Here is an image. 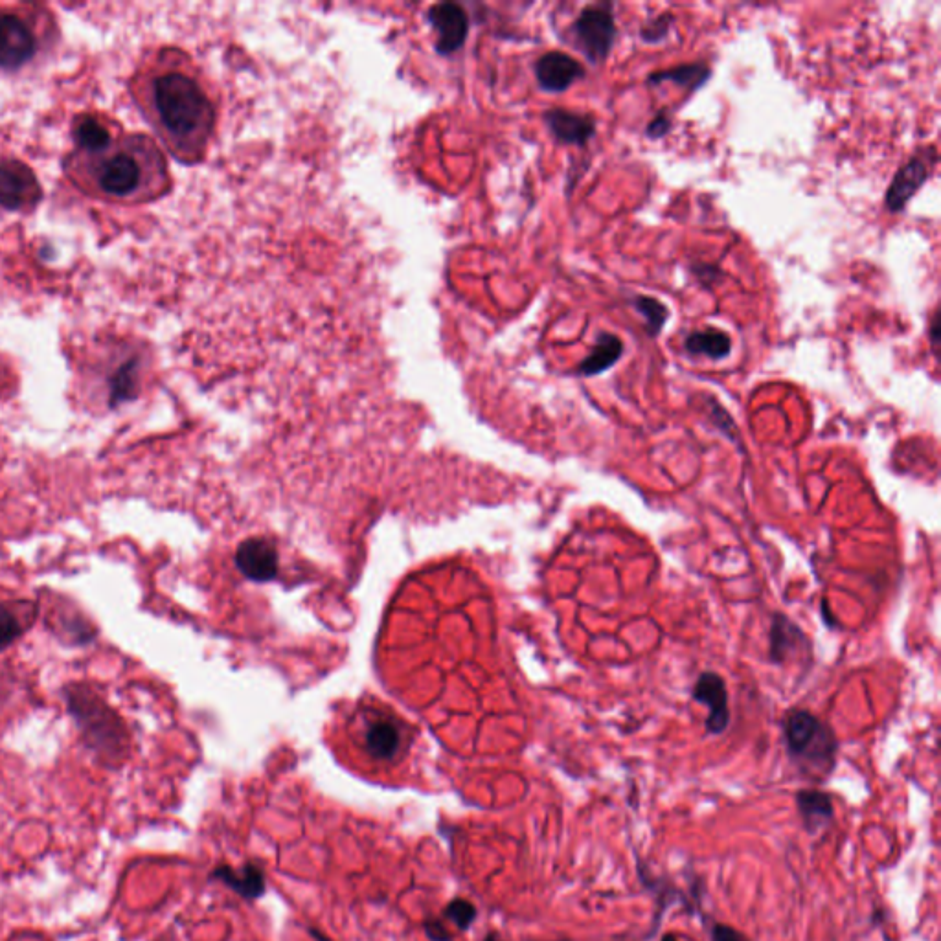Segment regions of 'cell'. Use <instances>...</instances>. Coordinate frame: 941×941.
<instances>
[{
  "mask_svg": "<svg viewBox=\"0 0 941 941\" xmlns=\"http://www.w3.org/2000/svg\"><path fill=\"white\" fill-rule=\"evenodd\" d=\"M712 78V69L704 61L697 63H684L671 69L657 70L649 74L646 83L649 87L662 85V83H675L677 87H684L686 91L697 92Z\"/></svg>",
  "mask_w": 941,
  "mask_h": 941,
  "instance_id": "cell-18",
  "label": "cell"
},
{
  "mask_svg": "<svg viewBox=\"0 0 941 941\" xmlns=\"http://www.w3.org/2000/svg\"><path fill=\"white\" fill-rule=\"evenodd\" d=\"M67 701L89 747L105 758H120L125 752V730L120 717L81 686L70 690Z\"/></svg>",
  "mask_w": 941,
  "mask_h": 941,
  "instance_id": "cell-5",
  "label": "cell"
},
{
  "mask_svg": "<svg viewBox=\"0 0 941 941\" xmlns=\"http://www.w3.org/2000/svg\"><path fill=\"white\" fill-rule=\"evenodd\" d=\"M545 122L552 137L563 146H585L596 135V120L589 114L550 109L545 113Z\"/></svg>",
  "mask_w": 941,
  "mask_h": 941,
  "instance_id": "cell-14",
  "label": "cell"
},
{
  "mask_svg": "<svg viewBox=\"0 0 941 941\" xmlns=\"http://www.w3.org/2000/svg\"><path fill=\"white\" fill-rule=\"evenodd\" d=\"M429 21L438 32L436 46L442 54L456 52L460 46L464 45L469 23H467V15L458 4L445 2V4L432 6Z\"/></svg>",
  "mask_w": 941,
  "mask_h": 941,
  "instance_id": "cell-13",
  "label": "cell"
},
{
  "mask_svg": "<svg viewBox=\"0 0 941 941\" xmlns=\"http://www.w3.org/2000/svg\"><path fill=\"white\" fill-rule=\"evenodd\" d=\"M43 199L34 170L17 159L0 160V206L12 212H30Z\"/></svg>",
  "mask_w": 941,
  "mask_h": 941,
  "instance_id": "cell-7",
  "label": "cell"
},
{
  "mask_svg": "<svg viewBox=\"0 0 941 941\" xmlns=\"http://www.w3.org/2000/svg\"><path fill=\"white\" fill-rule=\"evenodd\" d=\"M712 405H714L715 410L714 418H717V420H714L715 423H717V427H719L721 431L734 432V421L726 414V410L723 409L719 403H715L714 399H712Z\"/></svg>",
  "mask_w": 941,
  "mask_h": 941,
  "instance_id": "cell-30",
  "label": "cell"
},
{
  "mask_svg": "<svg viewBox=\"0 0 941 941\" xmlns=\"http://www.w3.org/2000/svg\"><path fill=\"white\" fill-rule=\"evenodd\" d=\"M484 941H502V940H500L499 934H495V932H491V934H488V936L484 938Z\"/></svg>",
  "mask_w": 941,
  "mask_h": 941,
  "instance_id": "cell-33",
  "label": "cell"
},
{
  "mask_svg": "<svg viewBox=\"0 0 941 941\" xmlns=\"http://www.w3.org/2000/svg\"><path fill=\"white\" fill-rule=\"evenodd\" d=\"M938 162V153L934 146L921 148L897 170L888 186L885 205L888 212L899 214L905 210L908 201L918 193L919 188L929 181L930 171Z\"/></svg>",
  "mask_w": 941,
  "mask_h": 941,
  "instance_id": "cell-8",
  "label": "cell"
},
{
  "mask_svg": "<svg viewBox=\"0 0 941 941\" xmlns=\"http://www.w3.org/2000/svg\"><path fill=\"white\" fill-rule=\"evenodd\" d=\"M423 929L431 941H453V934L445 929L438 919H425Z\"/></svg>",
  "mask_w": 941,
  "mask_h": 941,
  "instance_id": "cell-28",
  "label": "cell"
},
{
  "mask_svg": "<svg viewBox=\"0 0 941 941\" xmlns=\"http://www.w3.org/2000/svg\"><path fill=\"white\" fill-rule=\"evenodd\" d=\"M124 133V127L114 120L113 116L105 113H80L74 116L70 125V137L74 142L76 151H94L105 148L114 138Z\"/></svg>",
  "mask_w": 941,
  "mask_h": 941,
  "instance_id": "cell-11",
  "label": "cell"
},
{
  "mask_svg": "<svg viewBox=\"0 0 941 941\" xmlns=\"http://www.w3.org/2000/svg\"><path fill=\"white\" fill-rule=\"evenodd\" d=\"M673 23H675V17L671 13H662L642 26L640 37L647 45H658L668 37Z\"/></svg>",
  "mask_w": 941,
  "mask_h": 941,
  "instance_id": "cell-25",
  "label": "cell"
},
{
  "mask_svg": "<svg viewBox=\"0 0 941 941\" xmlns=\"http://www.w3.org/2000/svg\"><path fill=\"white\" fill-rule=\"evenodd\" d=\"M54 13L41 4H0V72L15 74L56 46Z\"/></svg>",
  "mask_w": 941,
  "mask_h": 941,
  "instance_id": "cell-3",
  "label": "cell"
},
{
  "mask_svg": "<svg viewBox=\"0 0 941 941\" xmlns=\"http://www.w3.org/2000/svg\"><path fill=\"white\" fill-rule=\"evenodd\" d=\"M938 342H940V313L936 311L934 317H932V322H930V344H932L934 352L938 350Z\"/></svg>",
  "mask_w": 941,
  "mask_h": 941,
  "instance_id": "cell-31",
  "label": "cell"
},
{
  "mask_svg": "<svg viewBox=\"0 0 941 941\" xmlns=\"http://www.w3.org/2000/svg\"><path fill=\"white\" fill-rule=\"evenodd\" d=\"M585 76V67L578 59L559 50L548 52L535 63V78L539 87L546 92H565Z\"/></svg>",
  "mask_w": 941,
  "mask_h": 941,
  "instance_id": "cell-12",
  "label": "cell"
},
{
  "mask_svg": "<svg viewBox=\"0 0 941 941\" xmlns=\"http://www.w3.org/2000/svg\"><path fill=\"white\" fill-rule=\"evenodd\" d=\"M693 701L708 706L706 717V732L712 736L723 734L730 725V708H728V692H726L725 679L714 671H704L693 686Z\"/></svg>",
  "mask_w": 941,
  "mask_h": 941,
  "instance_id": "cell-10",
  "label": "cell"
},
{
  "mask_svg": "<svg viewBox=\"0 0 941 941\" xmlns=\"http://www.w3.org/2000/svg\"><path fill=\"white\" fill-rule=\"evenodd\" d=\"M684 350L695 357L703 355L712 361H721L732 352V341L721 329H699L686 337Z\"/></svg>",
  "mask_w": 941,
  "mask_h": 941,
  "instance_id": "cell-20",
  "label": "cell"
},
{
  "mask_svg": "<svg viewBox=\"0 0 941 941\" xmlns=\"http://www.w3.org/2000/svg\"><path fill=\"white\" fill-rule=\"evenodd\" d=\"M660 941H679V940H677V936H675V934H671V932H668V934H664V936L660 938Z\"/></svg>",
  "mask_w": 941,
  "mask_h": 941,
  "instance_id": "cell-32",
  "label": "cell"
},
{
  "mask_svg": "<svg viewBox=\"0 0 941 941\" xmlns=\"http://www.w3.org/2000/svg\"><path fill=\"white\" fill-rule=\"evenodd\" d=\"M241 567L252 578H271L276 567L273 548L265 543H249L243 548Z\"/></svg>",
  "mask_w": 941,
  "mask_h": 941,
  "instance_id": "cell-21",
  "label": "cell"
},
{
  "mask_svg": "<svg viewBox=\"0 0 941 941\" xmlns=\"http://www.w3.org/2000/svg\"><path fill=\"white\" fill-rule=\"evenodd\" d=\"M624 355V342L613 333H600L592 352L579 363L578 374L594 377L613 368Z\"/></svg>",
  "mask_w": 941,
  "mask_h": 941,
  "instance_id": "cell-17",
  "label": "cell"
},
{
  "mask_svg": "<svg viewBox=\"0 0 941 941\" xmlns=\"http://www.w3.org/2000/svg\"><path fill=\"white\" fill-rule=\"evenodd\" d=\"M363 749L372 760L392 761L403 749L405 732L394 717L386 714H370L361 723Z\"/></svg>",
  "mask_w": 941,
  "mask_h": 941,
  "instance_id": "cell-9",
  "label": "cell"
},
{
  "mask_svg": "<svg viewBox=\"0 0 941 941\" xmlns=\"http://www.w3.org/2000/svg\"><path fill=\"white\" fill-rule=\"evenodd\" d=\"M24 633L21 618L10 607L0 605V651L12 646L13 642Z\"/></svg>",
  "mask_w": 941,
  "mask_h": 941,
  "instance_id": "cell-24",
  "label": "cell"
},
{
  "mask_svg": "<svg viewBox=\"0 0 941 941\" xmlns=\"http://www.w3.org/2000/svg\"><path fill=\"white\" fill-rule=\"evenodd\" d=\"M212 879L228 886L230 890H234L239 897L247 901H256L267 892L265 872L254 862L245 864L243 868L219 866L216 872L212 873Z\"/></svg>",
  "mask_w": 941,
  "mask_h": 941,
  "instance_id": "cell-16",
  "label": "cell"
},
{
  "mask_svg": "<svg viewBox=\"0 0 941 941\" xmlns=\"http://www.w3.org/2000/svg\"><path fill=\"white\" fill-rule=\"evenodd\" d=\"M796 809L804 822V828L809 835L828 828L835 820V804L831 794L820 789H800L796 793Z\"/></svg>",
  "mask_w": 941,
  "mask_h": 941,
  "instance_id": "cell-15",
  "label": "cell"
},
{
  "mask_svg": "<svg viewBox=\"0 0 941 941\" xmlns=\"http://www.w3.org/2000/svg\"><path fill=\"white\" fill-rule=\"evenodd\" d=\"M800 644L805 646L807 642H805L804 633L798 629V625L793 624L783 614H774L771 631V651H769L772 662H776V664L787 662L798 651Z\"/></svg>",
  "mask_w": 941,
  "mask_h": 941,
  "instance_id": "cell-19",
  "label": "cell"
},
{
  "mask_svg": "<svg viewBox=\"0 0 941 941\" xmlns=\"http://www.w3.org/2000/svg\"><path fill=\"white\" fill-rule=\"evenodd\" d=\"M692 271L704 287H710L721 276V271L715 265H699V267H692Z\"/></svg>",
  "mask_w": 941,
  "mask_h": 941,
  "instance_id": "cell-29",
  "label": "cell"
},
{
  "mask_svg": "<svg viewBox=\"0 0 941 941\" xmlns=\"http://www.w3.org/2000/svg\"><path fill=\"white\" fill-rule=\"evenodd\" d=\"M63 173L81 193L113 205H148L170 192L171 175L159 144L142 133H122L105 148L72 149Z\"/></svg>",
  "mask_w": 941,
  "mask_h": 941,
  "instance_id": "cell-2",
  "label": "cell"
},
{
  "mask_svg": "<svg viewBox=\"0 0 941 941\" xmlns=\"http://www.w3.org/2000/svg\"><path fill=\"white\" fill-rule=\"evenodd\" d=\"M556 941H574V940H556Z\"/></svg>",
  "mask_w": 941,
  "mask_h": 941,
  "instance_id": "cell-34",
  "label": "cell"
},
{
  "mask_svg": "<svg viewBox=\"0 0 941 941\" xmlns=\"http://www.w3.org/2000/svg\"><path fill=\"white\" fill-rule=\"evenodd\" d=\"M671 127H673V122H671L668 113H666V111H660V113L647 124L646 137L651 138V140L666 137L669 131H671Z\"/></svg>",
  "mask_w": 941,
  "mask_h": 941,
  "instance_id": "cell-26",
  "label": "cell"
},
{
  "mask_svg": "<svg viewBox=\"0 0 941 941\" xmlns=\"http://www.w3.org/2000/svg\"><path fill=\"white\" fill-rule=\"evenodd\" d=\"M631 304L635 307L636 313L644 318L647 333H649L651 337H658L660 331L664 329L666 322H668V307L664 306L657 298L646 295H636L635 298L631 300Z\"/></svg>",
  "mask_w": 941,
  "mask_h": 941,
  "instance_id": "cell-22",
  "label": "cell"
},
{
  "mask_svg": "<svg viewBox=\"0 0 941 941\" xmlns=\"http://www.w3.org/2000/svg\"><path fill=\"white\" fill-rule=\"evenodd\" d=\"M783 736L789 756L800 767L824 774L835 769L839 741L817 715L802 708L791 710L783 719Z\"/></svg>",
  "mask_w": 941,
  "mask_h": 941,
  "instance_id": "cell-4",
  "label": "cell"
},
{
  "mask_svg": "<svg viewBox=\"0 0 941 941\" xmlns=\"http://www.w3.org/2000/svg\"><path fill=\"white\" fill-rule=\"evenodd\" d=\"M712 941H749L739 930L726 925V923H715L710 930Z\"/></svg>",
  "mask_w": 941,
  "mask_h": 941,
  "instance_id": "cell-27",
  "label": "cell"
},
{
  "mask_svg": "<svg viewBox=\"0 0 941 941\" xmlns=\"http://www.w3.org/2000/svg\"><path fill=\"white\" fill-rule=\"evenodd\" d=\"M129 92L160 142L182 164L205 159L217 125L214 87L177 46L146 52L129 78Z\"/></svg>",
  "mask_w": 941,
  "mask_h": 941,
  "instance_id": "cell-1",
  "label": "cell"
},
{
  "mask_svg": "<svg viewBox=\"0 0 941 941\" xmlns=\"http://www.w3.org/2000/svg\"><path fill=\"white\" fill-rule=\"evenodd\" d=\"M570 35L574 46L592 65L603 63L613 52L618 37L613 4L600 2L583 8L570 26Z\"/></svg>",
  "mask_w": 941,
  "mask_h": 941,
  "instance_id": "cell-6",
  "label": "cell"
},
{
  "mask_svg": "<svg viewBox=\"0 0 941 941\" xmlns=\"http://www.w3.org/2000/svg\"><path fill=\"white\" fill-rule=\"evenodd\" d=\"M443 918L449 919L456 929L467 930L477 921V907L467 899H453L443 908Z\"/></svg>",
  "mask_w": 941,
  "mask_h": 941,
  "instance_id": "cell-23",
  "label": "cell"
}]
</instances>
